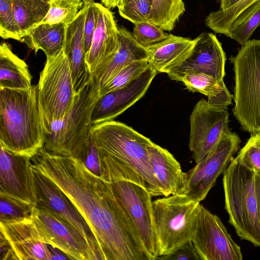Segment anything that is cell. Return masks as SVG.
<instances>
[{"instance_id":"38","label":"cell","mask_w":260,"mask_h":260,"mask_svg":"<svg viewBox=\"0 0 260 260\" xmlns=\"http://www.w3.org/2000/svg\"><path fill=\"white\" fill-rule=\"evenodd\" d=\"M86 4L87 8L84 26L86 55L91 47L92 36L96 26L99 17L98 3H95L93 0L88 3H86Z\"/></svg>"},{"instance_id":"32","label":"cell","mask_w":260,"mask_h":260,"mask_svg":"<svg viewBox=\"0 0 260 260\" xmlns=\"http://www.w3.org/2000/svg\"><path fill=\"white\" fill-rule=\"evenodd\" d=\"M150 67L147 60L134 61L122 69L100 89V96L123 87L141 76Z\"/></svg>"},{"instance_id":"8","label":"cell","mask_w":260,"mask_h":260,"mask_svg":"<svg viewBox=\"0 0 260 260\" xmlns=\"http://www.w3.org/2000/svg\"><path fill=\"white\" fill-rule=\"evenodd\" d=\"M200 206V202L183 194H172L152 201L158 257L173 252L191 240Z\"/></svg>"},{"instance_id":"3","label":"cell","mask_w":260,"mask_h":260,"mask_svg":"<svg viewBox=\"0 0 260 260\" xmlns=\"http://www.w3.org/2000/svg\"><path fill=\"white\" fill-rule=\"evenodd\" d=\"M102 177L108 181L116 199L135 224L150 260L158 257L152 214V194L134 170L112 158L100 155Z\"/></svg>"},{"instance_id":"17","label":"cell","mask_w":260,"mask_h":260,"mask_svg":"<svg viewBox=\"0 0 260 260\" xmlns=\"http://www.w3.org/2000/svg\"><path fill=\"white\" fill-rule=\"evenodd\" d=\"M157 73L150 66L126 86L99 96L92 114L93 125L113 120L140 100Z\"/></svg>"},{"instance_id":"31","label":"cell","mask_w":260,"mask_h":260,"mask_svg":"<svg viewBox=\"0 0 260 260\" xmlns=\"http://www.w3.org/2000/svg\"><path fill=\"white\" fill-rule=\"evenodd\" d=\"M36 205L0 193V222L33 219Z\"/></svg>"},{"instance_id":"44","label":"cell","mask_w":260,"mask_h":260,"mask_svg":"<svg viewBox=\"0 0 260 260\" xmlns=\"http://www.w3.org/2000/svg\"><path fill=\"white\" fill-rule=\"evenodd\" d=\"M220 2V8L219 10H225L229 8H230L239 2H240L241 0H218Z\"/></svg>"},{"instance_id":"39","label":"cell","mask_w":260,"mask_h":260,"mask_svg":"<svg viewBox=\"0 0 260 260\" xmlns=\"http://www.w3.org/2000/svg\"><path fill=\"white\" fill-rule=\"evenodd\" d=\"M157 259L162 260H200L191 240L179 247L173 252L159 256Z\"/></svg>"},{"instance_id":"6","label":"cell","mask_w":260,"mask_h":260,"mask_svg":"<svg viewBox=\"0 0 260 260\" xmlns=\"http://www.w3.org/2000/svg\"><path fill=\"white\" fill-rule=\"evenodd\" d=\"M255 169L237 155L223 173L225 209L237 235L260 247V222L255 189Z\"/></svg>"},{"instance_id":"25","label":"cell","mask_w":260,"mask_h":260,"mask_svg":"<svg viewBox=\"0 0 260 260\" xmlns=\"http://www.w3.org/2000/svg\"><path fill=\"white\" fill-rule=\"evenodd\" d=\"M32 76L25 62L13 53L10 44L0 46V88L27 89L31 84Z\"/></svg>"},{"instance_id":"37","label":"cell","mask_w":260,"mask_h":260,"mask_svg":"<svg viewBox=\"0 0 260 260\" xmlns=\"http://www.w3.org/2000/svg\"><path fill=\"white\" fill-rule=\"evenodd\" d=\"M260 25V6L251 16L231 29L227 37L236 41L241 46L249 39L255 29Z\"/></svg>"},{"instance_id":"20","label":"cell","mask_w":260,"mask_h":260,"mask_svg":"<svg viewBox=\"0 0 260 260\" xmlns=\"http://www.w3.org/2000/svg\"><path fill=\"white\" fill-rule=\"evenodd\" d=\"M87 4H84L76 18L66 24L63 50L68 57L75 94L89 82L91 74L86 60L84 26Z\"/></svg>"},{"instance_id":"4","label":"cell","mask_w":260,"mask_h":260,"mask_svg":"<svg viewBox=\"0 0 260 260\" xmlns=\"http://www.w3.org/2000/svg\"><path fill=\"white\" fill-rule=\"evenodd\" d=\"M100 88L99 82L91 76L76 94L68 113L46 131L44 147L46 150L74 157L84 164L91 141L92 114L100 96Z\"/></svg>"},{"instance_id":"40","label":"cell","mask_w":260,"mask_h":260,"mask_svg":"<svg viewBox=\"0 0 260 260\" xmlns=\"http://www.w3.org/2000/svg\"><path fill=\"white\" fill-rule=\"evenodd\" d=\"M83 164L93 174L102 177L99 153L91 137L88 152Z\"/></svg>"},{"instance_id":"33","label":"cell","mask_w":260,"mask_h":260,"mask_svg":"<svg viewBox=\"0 0 260 260\" xmlns=\"http://www.w3.org/2000/svg\"><path fill=\"white\" fill-rule=\"evenodd\" d=\"M132 34L137 42L145 48L161 42L169 35L160 27L150 22L134 24Z\"/></svg>"},{"instance_id":"9","label":"cell","mask_w":260,"mask_h":260,"mask_svg":"<svg viewBox=\"0 0 260 260\" xmlns=\"http://www.w3.org/2000/svg\"><path fill=\"white\" fill-rule=\"evenodd\" d=\"M37 88L46 132L68 113L76 96L69 60L63 50L46 59Z\"/></svg>"},{"instance_id":"22","label":"cell","mask_w":260,"mask_h":260,"mask_svg":"<svg viewBox=\"0 0 260 260\" xmlns=\"http://www.w3.org/2000/svg\"><path fill=\"white\" fill-rule=\"evenodd\" d=\"M194 44L195 39L169 34L164 41L146 48L148 52V61L157 74H168L186 59Z\"/></svg>"},{"instance_id":"45","label":"cell","mask_w":260,"mask_h":260,"mask_svg":"<svg viewBox=\"0 0 260 260\" xmlns=\"http://www.w3.org/2000/svg\"><path fill=\"white\" fill-rule=\"evenodd\" d=\"M122 0H101L103 6L108 9L118 8L121 4Z\"/></svg>"},{"instance_id":"12","label":"cell","mask_w":260,"mask_h":260,"mask_svg":"<svg viewBox=\"0 0 260 260\" xmlns=\"http://www.w3.org/2000/svg\"><path fill=\"white\" fill-rule=\"evenodd\" d=\"M192 242L200 260H242L240 246L220 218L201 204Z\"/></svg>"},{"instance_id":"26","label":"cell","mask_w":260,"mask_h":260,"mask_svg":"<svg viewBox=\"0 0 260 260\" xmlns=\"http://www.w3.org/2000/svg\"><path fill=\"white\" fill-rule=\"evenodd\" d=\"M180 81L188 90L206 95L207 102L211 105L227 109L232 104L233 96L224 81H219L203 73L191 72L185 74Z\"/></svg>"},{"instance_id":"15","label":"cell","mask_w":260,"mask_h":260,"mask_svg":"<svg viewBox=\"0 0 260 260\" xmlns=\"http://www.w3.org/2000/svg\"><path fill=\"white\" fill-rule=\"evenodd\" d=\"M194 39L195 44L189 55L167 74L168 77L171 80L180 81L187 73L201 72L219 81H223L226 55L221 43L211 32H203Z\"/></svg>"},{"instance_id":"19","label":"cell","mask_w":260,"mask_h":260,"mask_svg":"<svg viewBox=\"0 0 260 260\" xmlns=\"http://www.w3.org/2000/svg\"><path fill=\"white\" fill-rule=\"evenodd\" d=\"M0 232L9 242L17 260H52L33 219L0 222Z\"/></svg>"},{"instance_id":"47","label":"cell","mask_w":260,"mask_h":260,"mask_svg":"<svg viewBox=\"0 0 260 260\" xmlns=\"http://www.w3.org/2000/svg\"><path fill=\"white\" fill-rule=\"evenodd\" d=\"M92 1H93V0H82V1L83 2L84 4L88 3H89L90 2Z\"/></svg>"},{"instance_id":"24","label":"cell","mask_w":260,"mask_h":260,"mask_svg":"<svg viewBox=\"0 0 260 260\" xmlns=\"http://www.w3.org/2000/svg\"><path fill=\"white\" fill-rule=\"evenodd\" d=\"M66 24H40L29 29L20 42L37 53L43 51L46 58L53 57L63 49Z\"/></svg>"},{"instance_id":"42","label":"cell","mask_w":260,"mask_h":260,"mask_svg":"<svg viewBox=\"0 0 260 260\" xmlns=\"http://www.w3.org/2000/svg\"><path fill=\"white\" fill-rule=\"evenodd\" d=\"M255 174V189L257 202L258 218L260 222V171L254 169Z\"/></svg>"},{"instance_id":"48","label":"cell","mask_w":260,"mask_h":260,"mask_svg":"<svg viewBox=\"0 0 260 260\" xmlns=\"http://www.w3.org/2000/svg\"><path fill=\"white\" fill-rule=\"evenodd\" d=\"M121 2H122V1H121Z\"/></svg>"},{"instance_id":"36","label":"cell","mask_w":260,"mask_h":260,"mask_svg":"<svg viewBox=\"0 0 260 260\" xmlns=\"http://www.w3.org/2000/svg\"><path fill=\"white\" fill-rule=\"evenodd\" d=\"M250 134L237 156L245 164L260 171V132Z\"/></svg>"},{"instance_id":"1","label":"cell","mask_w":260,"mask_h":260,"mask_svg":"<svg viewBox=\"0 0 260 260\" xmlns=\"http://www.w3.org/2000/svg\"><path fill=\"white\" fill-rule=\"evenodd\" d=\"M32 167L52 180L88 222L105 260H149L140 235L110 183L78 159L42 148Z\"/></svg>"},{"instance_id":"35","label":"cell","mask_w":260,"mask_h":260,"mask_svg":"<svg viewBox=\"0 0 260 260\" xmlns=\"http://www.w3.org/2000/svg\"><path fill=\"white\" fill-rule=\"evenodd\" d=\"M120 15L135 24L149 22L152 4L145 1H132L118 8Z\"/></svg>"},{"instance_id":"29","label":"cell","mask_w":260,"mask_h":260,"mask_svg":"<svg viewBox=\"0 0 260 260\" xmlns=\"http://www.w3.org/2000/svg\"><path fill=\"white\" fill-rule=\"evenodd\" d=\"M185 11L183 0H152L149 22L164 30L171 31Z\"/></svg>"},{"instance_id":"23","label":"cell","mask_w":260,"mask_h":260,"mask_svg":"<svg viewBox=\"0 0 260 260\" xmlns=\"http://www.w3.org/2000/svg\"><path fill=\"white\" fill-rule=\"evenodd\" d=\"M118 35L119 47L117 52L102 72L94 77L99 83L100 89L128 64L136 60H148L147 49L137 42L132 32L121 27H118Z\"/></svg>"},{"instance_id":"28","label":"cell","mask_w":260,"mask_h":260,"mask_svg":"<svg viewBox=\"0 0 260 260\" xmlns=\"http://www.w3.org/2000/svg\"><path fill=\"white\" fill-rule=\"evenodd\" d=\"M49 0H12L21 39L28 31L39 24L49 9Z\"/></svg>"},{"instance_id":"43","label":"cell","mask_w":260,"mask_h":260,"mask_svg":"<svg viewBox=\"0 0 260 260\" xmlns=\"http://www.w3.org/2000/svg\"><path fill=\"white\" fill-rule=\"evenodd\" d=\"M52 254V260L54 259H69V257L58 248L49 245Z\"/></svg>"},{"instance_id":"10","label":"cell","mask_w":260,"mask_h":260,"mask_svg":"<svg viewBox=\"0 0 260 260\" xmlns=\"http://www.w3.org/2000/svg\"><path fill=\"white\" fill-rule=\"evenodd\" d=\"M239 136L230 130L225 133L214 148L189 171L179 194L201 202L215 185L240 148Z\"/></svg>"},{"instance_id":"14","label":"cell","mask_w":260,"mask_h":260,"mask_svg":"<svg viewBox=\"0 0 260 260\" xmlns=\"http://www.w3.org/2000/svg\"><path fill=\"white\" fill-rule=\"evenodd\" d=\"M33 220L44 242L58 248L69 259L98 260L82 234L64 219L35 207Z\"/></svg>"},{"instance_id":"34","label":"cell","mask_w":260,"mask_h":260,"mask_svg":"<svg viewBox=\"0 0 260 260\" xmlns=\"http://www.w3.org/2000/svg\"><path fill=\"white\" fill-rule=\"evenodd\" d=\"M0 36L4 39H21L12 0H0Z\"/></svg>"},{"instance_id":"7","label":"cell","mask_w":260,"mask_h":260,"mask_svg":"<svg viewBox=\"0 0 260 260\" xmlns=\"http://www.w3.org/2000/svg\"><path fill=\"white\" fill-rule=\"evenodd\" d=\"M230 60L235 74L233 114L243 131L260 132V40H248Z\"/></svg>"},{"instance_id":"30","label":"cell","mask_w":260,"mask_h":260,"mask_svg":"<svg viewBox=\"0 0 260 260\" xmlns=\"http://www.w3.org/2000/svg\"><path fill=\"white\" fill-rule=\"evenodd\" d=\"M49 11L40 24H69L76 18L84 5L82 0H49Z\"/></svg>"},{"instance_id":"13","label":"cell","mask_w":260,"mask_h":260,"mask_svg":"<svg viewBox=\"0 0 260 260\" xmlns=\"http://www.w3.org/2000/svg\"><path fill=\"white\" fill-rule=\"evenodd\" d=\"M189 148L196 163L203 159L229 131L227 109L211 105L201 99L195 105L190 118Z\"/></svg>"},{"instance_id":"16","label":"cell","mask_w":260,"mask_h":260,"mask_svg":"<svg viewBox=\"0 0 260 260\" xmlns=\"http://www.w3.org/2000/svg\"><path fill=\"white\" fill-rule=\"evenodd\" d=\"M31 158L0 149V193L36 205Z\"/></svg>"},{"instance_id":"5","label":"cell","mask_w":260,"mask_h":260,"mask_svg":"<svg viewBox=\"0 0 260 260\" xmlns=\"http://www.w3.org/2000/svg\"><path fill=\"white\" fill-rule=\"evenodd\" d=\"M91 137L100 155L134 170L144 179L152 197L163 196L150 165L148 147L152 142L149 138L114 120L93 125Z\"/></svg>"},{"instance_id":"41","label":"cell","mask_w":260,"mask_h":260,"mask_svg":"<svg viewBox=\"0 0 260 260\" xmlns=\"http://www.w3.org/2000/svg\"><path fill=\"white\" fill-rule=\"evenodd\" d=\"M1 250L0 256L1 260H17L16 256L10 245L9 242L1 233Z\"/></svg>"},{"instance_id":"18","label":"cell","mask_w":260,"mask_h":260,"mask_svg":"<svg viewBox=\"0 0 260 260\" xmlns=\"http://www.w3.org/2000/svg\"><path fill=\"white\" fill-rule=\"evenodd\" d=\"M99 17L86 60L91 76L96 78L119 47L118 27L110 10L98 3Z\"/></svg>"},{"instance_id":"21","label":"cell","mask_w":260,"mask_h":260,"mask_svg":"<svg viewBox=\"0 0 260 260\" xmlns=\"http://www.w3.org/2000/svg\"><path fill=\"white\" fill-rule=\"evenodd\" d=\"M148 152L152 171L163 196L179 194L185 184L186 173L179 162L168 150L153 142Z\"/></svg>"},{"instance_id":"11","label":"cell","mask_w":260,"mask_h":260,"mask_svg":"<svg viewBox=\"0 0 260 260\" xmlns=\"http://www.w3.org/2000/svg\"><path fill=\"white\" fill-rule=\"evenodd\" d=\"M36 207L64 219L85 238L98 260H105L99 243L87 221L67 195L50 178L32 167Z\"/></svg>"},{"instance_id":"27","label":"cell","mask_w":260,"mask_h":260,"mask_svg":"<svg viewBox=\"0 0 260 260\" xmlns=\"http://www.w3.org/2000/svg\"><path fill=\"white\" fill-rule=\"evenodd\" d=\"M259 6L260 0H241L225 10L211 12L205 23L213 31L227 36L231 29L248 19Z\"/></svg>"},{"instance_id":"2","label":"cell","mask_w":260,"mask_h":260,"mask_svg":"<svg viewBox=\"0 0 260 260\" xmlns=\"http://www.w3.org/2000/svg\"><path fill=\"white\" fill-rule=\"evenodd\" d=\"M45 139L37 86L0 88L1 146L31 158L44 147Z\"/></svg>"},{"instance_id":"46","label":"cell","mask_w":260,"mask_h":260,"mask_svg":"<svg viewBox=\"0 0 260 260\" xmlns=\"http://www.w3.org/2000/svg\"><path fill=\"white\" fill-rule=\"evenodd\" d=\"M145 1L148 2H149V3H151V4H152V0H122L121 4V5L120 6H121L122 5L125 4V3H126L128 2H131V1Z\"/></svg>"}]
</instances>
